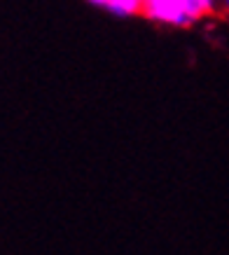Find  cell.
Returning <instances> with one entry per match:
<instances>
[{"label": "cell", "instance_id": "6da1fadb", "mask_svg": "<svg viewBox=\"0 0 229 255\" xmlns=\"http://www.w3.org/2000/svg\"><path fill=\"white\" fill-rule=\"evenodd\" d=\"M143 14L152 21L159 23H171V26H192V19L185 14L183 0H145V7H143Z\"/></svg>", "mask_w": 229, "mask_h": 255}, {"label": "cell", "instance_id": "7a4b0ae2", "mask_svg": "<svg viewBox=\"0 0 229 255\" xmlns=\"http://www.w3.org/2000/svg\"><path fill=\"white\" fill-rule=\"evenodd\" d=\"M145 7V0H113L108 5V12H113L117 16H133L140 14Z\"/></svg>", "mask_w": 229, "mask_h": 255}, {"label": "cell", "instance_id": "3957f363", "mask_svg": "<svg viewBox=\"0 0 229 255\" xmlns=\"http://www.w3.org/2000/svg\"><path fill=\"white\" fill-rule=\"evenodd\" d=\"M183 7H185V14L190 16L192 21H197V19L213 12L215 0H183Z\"/></svg>", "mask_w": 229, "mask_h": 255}, {"label": "cell", "instance_id": "277c9868", "mask_svg": "<svg viewBox=\"0 0 229 255\" xmlns=\"http://www.w3.org/2000/svg\"><path fill=\"white\" fill-rule=\"evenodd\" d=\"M89 2H94V5H101V7H108L113 0H89Z\"/></svg>", "mask_w": 229, "mask_h": 255}, {"label": "cell", "instance_id": "5b68a950", "mask_svg": "<svg viewBox=\"0 0 229 255\" xmlns=\"http://www.w3.org/2000/svg\"><path fill=\"white\" fill-rule=\"evenodd\" d=\"M222 5H225V7H227V12H229V0H222Z\"/></svg>", "mask_w": 229, "mask_h": 255}]
</instances>
